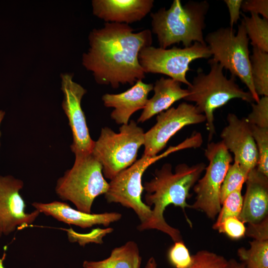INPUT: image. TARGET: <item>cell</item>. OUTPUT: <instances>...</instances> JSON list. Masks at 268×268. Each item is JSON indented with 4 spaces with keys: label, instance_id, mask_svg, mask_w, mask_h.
Wrapping results in <instances>:
<instances>
[{
    "label": "cell",
    "instance_id": "12",
    "mask_svg": "<svg viewBox=\"0 0 268 268\" xmlns=\"http://www.w3.org/2000/svg\"><path fill=\"white\" fill-rule=\"evenodd\" d=\"M73 74H61V90L64 94L62 106L70 127L73 141L70 149L75 156L92 153L95 141L90 135L81 101L86 90L73 80Z\"/></svg>",
    "mask_w": 268,
    "mask_h": 268
},
{
    "label": "cell",
    "instance_id": "17",
    "mask_svg": "<svg viewBox=\"0 0 268 268\" xmlns=\"http://www.w3.org/2000/svg\"><path fill=\"white\" fill-rule=\"evenodd\" d=\"M153 88V84L139 80L123 92L104 94L102 100L105 107L114 108L110 115L112 119L118 124H127L134 113L144 108Z\"/></svg>",
    "mask_w": 268,
    "mask_h": 268
},
{
    "label": "cell",
    "instance_id": "37",
    "mask_svg": "<svg viewBox=\"0 0 268 268\" xmlns=\"http://www.w3.org/2000/svg\"><path fill=\"white\" fill-rule=\"evenodd\" d=\"M5 115V112L2 110H0V125L1 123V121L4 117V116ZM1 135V133L0 131V136Z\"/></svg>",
    "mask_w": 268,
    "mask_h": 268
},
{
    "label": "cell",
    "instance_id": "5",
    "mask_svg": "<svg viewBox=\"0 0 268 268\" xmlns=\"http://www.w3.org/2000/svg\"><path fill=\"white\" fill-rule=\"evenodd\" d=\"M196 141L190 136L179 144L169 147L160 154L149 157L142 155L131 166L122 171L110 180L104 197L108 203H118L133 209L140 220L138 231L146 230L152 216V209L141 199L143 187L142 177L145 170L157 160L177 151L195 148Z\"/></svg>",
    "mask_w": 268,
    "mask_h": 268
},
{
    "label": "cell",
    "instance_id": "23",
    "mask_svg": "<svg viewBox=\"0 0 268 268\" xmlns=\"http://www.w3.org/2000/svg\"><path fill=\"white\" fill-rule=\"evenodd\" d=\"M249 249L241 247L237 255L245 268H268V240H254Z\"/></svg>",
    "mask_w": 268,
    "mask_h": 268
},
{
    "label": "cell",
    "instance_id": "15",
    "mask_svg": "<svg viewBox=\"0 0 268 268\" xmlns=\"http://www.w3.org/2000/svg\"><path fill=\"white\" fill-rule=\"evenodd\" d=\"M32 205L35 209L46 215L51 216L59 221L87 228L96 225L108 226L122 218L117 212L101 213H88L70 207L66 202L53 201L48 203L34 202Z\"/></svg>",
    "mask_w": 268,
    "mask_h": 268
},
{
    "label": "cell",
    "instance_id": "19",
    "mask_svg": "<svg viewBox=\"0 0 268 268\" xmlns=\"http://www.w3.org/2000/svg\"><path fill=\"white\" fill-rule=\"evenodd\" d=\"M181 83L171 78L161 77L153 85L154 95L148 99L138 123H143L156 114L167 110L176 102L189 95L187 89L181 87Z\"/></svg>",
    "mask_w": 268,
    "mask_h": 268
},
{
    "label": "cell",
    "instance_id": "8",
    "mask_svg": "<svg viewBox=\"0 0 268 268\" xmlns=\"http://www.w3.org/2000/svg\"><path fill=\"white\" fill-rule=\"evenodd\" d=\"M204 41L213 56L211 59L228 70L231 76L238 77L257 102L260 98L251 77L249 40L243 21L238 26L236 33L233 28L221 27L208 33Z\"/></svg>",
    "mask_w": 268,
    "mask_h": 268
},
{
    "label": "cell",
    "instance_id": "3",
    "mask_svg": "<svg viewBox=\"0 0 268 268\" xmlns=\"http://www.w3.org/2000/svg\"><path fill=\"white\" fill-rule=\"evenodd\" d=\"M209 8L206 0H190L182 5L174 0L168 9L160 8L151 13L152 31L157 38L159 47H167L181 43L189 47L194 43L206 45L203 37L205 16Z\"/></svg>",
    "mask_w": 268,
    "mask_h": 268
},
{
    "label": "cell",
    "instance_id": "31",
    "mask_svg": "<svg viewBox=\"0 0 268 268\" xmlns=\"http://www.w3.org/2000/svg\"><path fill=\"white\" fill-rule=\"evenodd\" d=\"M245 235L256 240H268V217L257 223H248Z\"/></svg>",
    "mask_w": 268,
    "mask_h": 268
},
{
    "label": "cell",
    "instance_id": "32",
    "mask_svg": "<svg viewBox=\"0 0 268 268\" xmlns=\"http://www.w3.org/2000/svg\"><path fill=\"white\" fill-rule=\"evenodd\" d=\"M241 10L245 12H249L255 14H261L263 18L268 19V0H243Z\"/></svg>",
    "mask_w": 268,
    "mask_h": 268
},
{
    "label": "cell",
    "instance_id": "10",
    "mask_svg": "<svg viewBox=\"0 0 268 268\" xmlns=\"http://www.w3.org/2000/svg\"><path fill=\"white\" fill-rule=\"evenodd\" d=\"M204 154L208 165L203 177L194 186L196 196L190 208L201 210L214 219L221 209V187L233 159L221 141L208 143Z\"/></svg>",
    "mask_w": 268,
    "mask_h": 268
},
{
    "label": "cell",
    "instance_id": "1",
    "mask_svg": "<svg viewBox=\"0 0 268 268\" xmlns=\"http://www.w3.org/2000/svg\"><path fill=\"white\" fill-rule=\"evenodd\" d=\"M129 24L105 22L88 36L89 48L82 57V64L91 71L96 82L117 88L120 84L133 85L145 73L138 61L142 49L151 46L152 32H134Z\"/></svg>",
    "mask_w": 268,
    "mask_h": 268
},
{
    "label": "cell",
    "instance_id": "13",
    "mask_svg": "<svg viewBox=\"0 0 268 268\" xmlns=\"http://www.w3.org/2000/svg\"><path fill=\"white\" fill-rule=\"evenodd\" d=\"M23 187L21 180L0 175V238L31 225L41 213L36 209L25 212L26 205L19 193Z\"/></svg>",
    "mask_w": 268,
    "mask_h": 268
},
{
    "label": "cell",
    "instance_id": "25",
    "mask_svg": "<svg viewBox=\"0 0 268 268\" xmlns=\"http://www.w3.org/2000/svg\"><path fill=\"white\" fill-rule=\"evenodd\" d=\"M242 189L237 190L228 195L221 203V207L213 228L218 230L225 219L231 217L239 218L241 213L243 197Z\"/></svg>",
    "mask_w": 268,
    "mask_h": 268
},
{
    "label": "cell",
    "instance_id": "11",
    "mask_svg": "<svg viewBox=\"0 0 268 268\" xmlns=\"http://www.w3.org/2000/svg\"><path fill=\"white\" fill-rule=\"evenodd\" d=\"M205 122V116L195 105L182 102L158 114L155 124L144 133V156L152 157L166 146L169 140L184 127Z\"/></svg>",
    "mask_w": 268,
    "mask_h": 268
},
{
    "label": "cell",
    "instance_id": "29",
    "mask_svg": "<svg viewBox=\"0 0 268 268\" xmlns=\"http://www.w3.org/2000/svg\"><path fill=\"white\" fill-rule=\"evenodd\" d=\"M168 259L176 268H187L192 261V257L183 241L174 242L168 250Z\"/></svg>",
    "mask_w": 268,
    "mask_h": 268
},
{
    "label": "cell",
    "instance_id": "9",
    "mask_svg": "<svg viewBox=\"0 0 268 268\" xmlns=\"http://www.w3.org/2000/svg\"><path fill=\"white\" fill-rule=\"evenodd\" d=\"M206 45L194 43L189 47H173L171 49L156 48L152 46L142 49L138 54V61L145 73L166 75L175 80L186 84L191 82L186 75L191 69L190 64L199 59L211 57Z\"/></svg>",
    "mask_w": 268,
    "mask_h": 268
},
{
    "label": "cell",
    "instance_id": "22",
    "mask_svg": "<svg viewBox=\"0 0 268 268\" xmlns=\"http://www.w3.org/2000/svg\"><path fill=\"white\" fill-rule=\"evenodd\" d=\"M243 16L242 21L252 46L268 53V19L253 13L250 16L244 14Z\"/></svg>",
    "mask_w": 268,
    "mask_h": 268
},
{
    "label": "cell",
    "instance_id": "36",
    "mask_svg": "<svg viewBox=\"0 0 268 268\" xmlns=\"http://www.w3.org/2000/svg\"><path fill=\"white\" fill-rule=\"evenodd\" d=\"M6 253H4L1 258L0 259V268H5L3 266V261L6 257Z\"/></svg>",
    "mask_w": 268,
    "mask_h": 268
},
{
    "label": "cell",
    "instance_id": "14",
    "mask_svg": "<svg viewBox=\"0 0 268 268\" xmlns=\"http://www.w3.org/2000/svg\"><path fill=\"white\" fill-rule=\"evenodd\" d=\"M228 124L220 136L226 149L234 154V160L249 172L256 168L258 153L250 124L246 118H239L233 113L227 117Z\"/></svg>",
    "mask_w": 268,
    "mask_h": 268
},
{
    "label": "cell",
    "instance_id": "4",
    "mask_svg": "<svg viewBox=\"0 0 268 268\" xmlns=\"http://www.w3.org/2000/svg\"><path fill=\"white\" fill-rule=\"evenodd\" d=\"M208 63L210 70L207 73L202 69H198L197 74L188 86L189 95L184 100L194 102L199 112L205 117L208 131V140L210 141L215 133L214 112L229 101L240 99L252 103L254 101L249 91H245L236 82V77L228 78L224 75L223 67L211 59Z\"/></svg>",
    "mask_w": 268,
    "mask_h": 268
},
{
    "label": "cell",
    "instance_id": "16",
    "mask_svg": "<svg viewBox=\"0 0 268 268\" xmlns=\"http://www.w3.org/2000/svg\"><path fill=\"white\" fill-rule=\"evenodd\" d=\"M153 0H93V14L105 22L129 24L140 21L148 14Z\"/></svg>",
    "mask_w": 268,
    "mask_h": 268
},
{
    "label": "cell",
    "instance_id": "21",
    "mask_svg": "<svg viewBox=\"0 0 268 268\" xmlns=\"http://www.w3.org/2000/svg\"><path fill=\"white\" fill-rule=\"evenodd\" d=\"M253 83L259 96H268V53L253 47L250 56Z\"/></svg>",
    "mask_w": 268,
    "mask_h": 268
},
{
    "label": "cell",
    "instance_id": "24",
    "mask_svg": "<svg viewBox=\"0 0 268 268\" xmlns=\"http://www.w3.org/2000/svg\"><path fill=\"white\" fill-rule=\"evenodd\" d=\"M248 173L237 162L234 161V163L230 165L221 187V204L230 193L237 190L242 189Z\"/></svg>",
    "mask_w": 268,
    "mask_h": 268
},
{
    "label": "cell",
    "instance_id": "35",
    "mask_svg": "<svg viewBox=\"0 0 268 268\" xmlns=\"http://www.w3.org/2000/svg\"><path fill=\"white\" fill-rule=\"evenodd\" d=\"M231 268H245L244 265L241 263L238 262L236 260L231 259L229 260Z\"/></svg>",
    "mask_w": 268,
    "mask_h": 268
},
{
    "label": "cell",
    "instance_id": "28",
    "mask_svg": "<svg viewBox=\"0 0 268 268\" xmlns=\"http://www.w3.org/2000/svg\"><path fill=\"white\" fill-rule=\"evenodd\" d=\"M252 104V111L246 118L251 124L268 128V96H263L256 103Z\"/></svg>",
    "mask_w": 268,
    "mask_h": 268
},
{
    "label": "cell",
    "instance_id": "26",
    "mask_svg": "<svg viewBox=\"0 0 268 268\" xmlns=\"http://www.w3.org/2000/svg\"><path fill=\"white\" fill-rule=\"evenodd\" d=\"M250 126L258 153L256 168L268 177V128H262L251 124Z\"/></svg>",
    "mask_w": 268,
    "mask_h": 268
},
{
    "label": "cell",
    "instance_id": "7",
    "mask_svg": "<svg viewBox=\"0 0 268 268\" xmlns=\"http://www.w3.org/2000/svg\"><path fill=\"white\" fill-rule=\"evenodd\" d=\"M144 133L134 120L122 125L119 133L106 127L101 129L92 153L101 163L105 178L111 180L136 161L138 151L144 144Z\"/></svg>",
    "mask_w": 268,
    "mask_h": 268
},
{
    "label": "cell",
    "instance_id": "18",
    "mask_svg": "<svg viewBox=\"0 0 268 268\" xmlns=\"http://www.w3.org/2000/svg\"><path fill=\"white\" fill-rule=\"evenodd\" d=\"M246 190L239 219L243 223L259 222L268 213V177L256 168L248 173Z\"/></svg>",
    "mask_w": 268,
    "mask_h": 268
},
{
    "label": "cell",
    "instance_id": "27",
    "mask_svg": "<svg viewBox=\"0 0 268 268\" xmlns=\"http://www.w3.org/2000/svg\"><path fill=\"white\" fill-rule=\"evenodd\" d=\"M191 257L187 268H231L229 261L223 256L207 250L199 251Z\"/></svg>",
    "mask_w": 268,
    "mask_h": 268
},
{
    "label": "cell",
    "instance_id": "30",
    "mask_svg": "<svg viewBox=\"0 0 268 268\" xmlns=\"http://www.w3.org/2000/svg\"><path fill=\"white\" fill-rule=\"evenodd\" d=\"M217 231L226 234L231 239H239L245 235L246 227L238 218L231 217L224 220Z\"/></svg>",
    "mask_w": 268,
    "mask_h": 268
},
{
    "label": "cell",
    "instance_id": "34",
    "mask_svg": "<svg viewBox=\"0 0 268 268\" xmlns=\"http://www.w3.org/2000/svg\"><path fill=\"white\" fill-rule=\"evenodd\" d=\"M157 263L154 257H150L147 260L145 268H157Z\"/></svg>",
    "mask_w": 268,
    "mask_h": 268
},
{
    "label": "cell",
    "instance_id": "20",
    "mask_svg": "<svg viewBox=\"0 0 268 268\" xmlns=\"http://www.w3.org/2000/svg\"><path fill=\"white\" fill-rule=\"evenodd\" d=\"M141 257L137 244L129 241L112 250L109 257L98 261H84L83 268H140Z\"/></svg>",
    "mask_w": 268,
    "mask_h": 268
},
{
    "label": "cell",
    "instance_id": "33",
    "mask_svg": "<svg viewBox=\"0 0 268 268\" xmlns=\"http://www.w3.org/2000/svg\"><path fill=\"white\" fill-rule=\"evenodd\" d=\"M229 13L230 26L233 28V25L237 23L240 18V10L243 0H224Z\"/></svg>",
    "mask_w": 268,
    "mask_h": 268
},
{
    "label": "cell",
    "instance_id": "2",
    "mask_svg": "<svg viewBox=\"0 0 268 268\" xmlns=\"http://www.w3.org/2000/svg\"><path fill=\"white\" fill-rule=\"evenodd\" d=\"M206 167L201 162L192 166L185 163L177 165L174 172L172 165L163 164L154 172V177L143 184L145 191L144 203L152 209V216L146 230L155 229L167 234L174 242L182 241L179 229L169 225L163 214L170 204L181 207L184 211L190 208L187 200L190 197V191L200 179Z\"/></svg>",
    "mask_w": 268,
    "mask_h": 268
},
{
    "label": "cell",
    "instance_id": "6",
    "mask_svg": "<svg viewBox=\"0 0 268 268\" xmlns=\"http://www.w3.org/2000/svg\"><path fill=\"white\" fill-rule=\"evenodd\" d=\"M101 163L92 153L75 156L72 167L57 182L55 191L64 201H70L76 209L91 213L95 199L107 191Z\"/></svg>",
    "mask_w": 268,
    "mask_h": 268
}]
</instances>
